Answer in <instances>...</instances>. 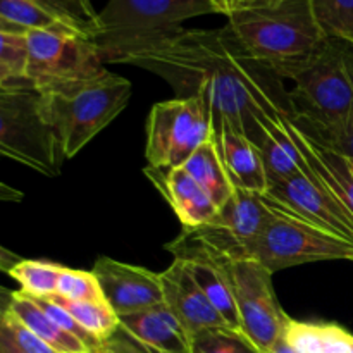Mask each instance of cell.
Masks as SVG:
<instances>
[{
    "instance_id": "19",
    "label": "cell",
    "mask_w": 353,
    "mask_h": 353,
    "mask_svg": "<svg viewBox=\"0 0 353 353\" xmlns=\"http://www.w3.org/2000/svg\"><path fill=\"white\" fill-rule=\"evenodd\" d=\"M183 261L196 285L202 288L210 303L226 321L228 326L233 330H240V316H238L236 300H234L230 264L217 261V259L203 257V255H193V257H186Z\"/></svg>"
},
{
    "instance_id": "28",
    "label": "cell",
    "mask_w": 353,
    "mask_h": 353,
    "mask_svg": "<svg viewBox=\"0 0 353 353\" xmlns=\"http://www.w3.org/2000/svg\"><path fill=\"white\" fill-rule=\"evenodd\" d=\"M310 7L327 38L353 45V0H310Z\"/></svg>"
},
{
    "instance_id": "23",
    "label": "cell",
    "mask_w": 353,
    "mask_h": 353,
    "mask_svg": "<svg viewBox=\"0 0 353 353\" xmlns=\"http://www.w3.org/2000/svg\"><path fill=\"white\" fill-rule=\"evenodd\" d=\"M0 31L28 34L30 31L72 30L41 7L37 0H0Z\"/></svg>"
},
{
    "instance_id": "8",
    "label": "cell",
    "mask_w": 353,
    "mask_h": 353,
    "mask_svg": "<svg viewBox=\"0 0 353 353\" xmlns=\"http://www.w3.org/2000/svg\"><path fill=\"white\" fill-rule=\"evenodd\" d=\"M268 203L272 209V217L255 243L252 259L261 262L272 274L312 262L353 261V243L350 241L324 233L283 212L269 200Z\"/></svg>"
},
{
    "instance_id": "2",
    "label": "cell",
    "mask_w": 353,
    "mask_h": 353,
    "mask_svg": "<svg viewBox=\"0 0 353 353\" xmlns=\"http://www.w3.org/2000/svg\"><path fill=\"white\" fill-rule=\"evenodd\" d=\"M226 26L252 57L285 81L310 61L327 38L314 17L310 0H281L240 10L228 17Z\"/></svg>"
},
{
    "instance_id": "14",
    "label": "cell",
    "mask_w": 353,
    "mask_h": 353,
    "mask_svg": "<svg viewBox=\"0 0 353 353\" xmlns=\"http://www.w3.org/2000/svg\"><path fill=\"white\" fill-rule=\"evenodd\" d=\"M143 172L171 205L185 230L205 226L217 217L219 207L183 165L171 169L148 165Z\"/></svg>"
},
{
    "instance_id": "31",
    "label": "cell",
    "mask_w": 353,
    "mask_h": 353,
    "mask_svg": "<svg viewBox=\"0 0 353 353\" xmlns=\"http://www.w3.org/2000/svg\"><path fill=\"white\" fill-rule=\"evenodd\" d=\"M57 295L72 302H99L105 300L100 283L93 271H79V269H62L59 279Z\"/></svg>"
},
{
    "instance_id": "22",
    "label": "cell",
    "mask_w": 353,
    "mask_h": 353,
    "mask_svg": "<svg viewBox=\"0 0 353 353\" xmlns=\"http://www.w3.org/2000/svg\"><path fill=\"white\" fill-rule=\"evenodd\" d=\"M190 176L202 186L207 195L214 200L217 207H223L233 195L234 188L231 185L228 172L224 169L221 155L217 152L216 143L210 138L207 143H203L188 161L183 164Z\"/></svg>"
},
{
    "instance_id": "18",
    "label": "cell",
    "mask_w": 353,
    "mask_h": 353,
    "mask_svg": "<svg viewBox=\"0 0 353 353\" xmlns=\"http://www.w3.org/2000/svg\"><path fill=\"white\" fill-rule=\"evenodd\" d=\"M285 119L286 117H281V119L269 116L261 117L259 128L248 138L261 154L269 186L309 171L299 148L286 131Z\"/></svg>"
},
{
    "instance_id": "10",
    "label": "cell",
    "mask_w": 353,
    "mask_h": 353,
    "mask_svg": "<svg viewBox=\"0 0 353 353\" xmlns=\"http://www.w3.org/2000/svg\"><path fill=\"white\" fill-rule=\"evenodd\" d=\"M236 300L240 330L262 353L285 336L290 317L279 305L272 285V272L255 259H243L230 264Z\"/></svg>"
},
{
    "instance_id": "16",
    "label": "cell",
    "mask_w": 353,
    "mask_h": 353,
    "mask_svg": "<svg viewBox=\"0 0 353 353\" xmlns=\"http://www.w3.org/2000/svg\"><path fill=\"white\" fill-rule=\"evenodd\" d=\"M212 140L233 188L264 195L269 190V179L255 145L228 123L214 128Z\"/></svg>"
},
{
    "instance_id": "5",
    "label": "cell",
    "mask_w": 353,
    "mask_h": 353,
    "mask_svg": "<svg viewBox=\"0 0 353 353\" xmlns=\"http://www.w3.org/2000/svg\"><path fill=\"white\" fill-rule=\"evenodd\" d=\"M205 14H216L209 0H109L99 12L100 30L93 43L103 64H121L130 52Z\"/></svg>"
},
{
    "instance_id": "6",
    "label": "cell",
    "mask_w": 353,
    "mask_h": 353,
    "mask_svg": "<svg viewBox=\"0 0 353 353\" xmlns=\"http://www.w3.org/2000/svg\"><path fill=\"white\" fill-rule=\"evenodd\" d=\"M0 152L48 178L61 174L64 159L40 92L0 93Z\"/></svg>"
},
{
    "instance_id": "20",
    "label": "cell",
    "mask_w": 353,
    "mask_h": 353,
    "mask_svg": "<svg viewBox=\"0 0 353 353\" xmlns=\"http://www.w3.org/2000/svg\"><path fill=\"white\" fill-rule=\"evenodd\" d=\"M6 309L57 353H93L81 340L55 324L37 300L21 290L10 293Z\"/></svg>"
},
{
    "instance_id": "9",
    "label": "cell",
    "mask_w": 353,
    "mask_h": 353,
    "mask_svg": "<svg viewBox=\"0 0 353 353\" xmlns=\"http://www.w3.org/2000/svg\"><path fill=\"white\" fill-rule=\"evenodd\" d=\"M28 79L34 92L65 85L103 71L95 43L72 31H30Z\"/></svg>"
},
{
    "instance_id": "35",
    "label": "cell",
    "mask_w": 353,
    "mask_h": 353,
    "mask_svg": "<svg viewBox=\"0 0 353 353\" xmlns=\"http://www.w3.org/2000/svg\"><path fill=\"white\" fill-rule=\"evenodd\" d=\"M268 353H299V350L286 340V336H283L272 345V348Z\"/></svg>"
},
{
    "instance_id": "33",
    "label": "cell",
    "mask_w": 353,
    "mask_h": 353,
    "mask_svg": "<svg viewBox=\"0 0 353 353\" xmlns=\"http://www.w3.org/2000/svg\"><path fill=\"white\" fill-rule=\"evenodd\" d=\"M209 2L212 6L214 12L230 17L234 12H240V10L272 6V3H276V0H209Z\"/></svg>"
},
{
    "instance_id": "32",
    "label": "cell",
    "mask_w": 353,
    "mask_h": 353,
    "mask_svg": "<svg viewBox=\"0 0 353 353\" xmlns=\"http://www.w3.org/2000/svg\"><path fill=\"white\" fill-rule=\"evenodd\" d=\"M305 133L312 137L314 140L319 141V143L326 145L331 150L338 152V154L345 155V157L353 161V109L343 121H340L334 126L321 131H305Z\"/></svg>"
},
{
    "instance_id": "3",
    "label": "cell",
    "mask_w": 353,
    "mask_h": 353,
    "mask_svg": "<svg viewBox=\"0 0 353 353\" xmlns=\"http://www.w3.org/2000/svg\"><path fill=\"white\" fill-rule=\"evenodd\" d=\"M40 95L62 159L68 161L126 109L131 83L103 69L99 74L43 90Z\"/></svg>"
},
{
    "instance_id": "15",
    "label": "cell",
    "mask_w": 353,
    "mask_h": 353,
    "mask_svg": "<svg viewBox=\"0 0 353 353\" xmlns=\"http://www.w3.org/2000/svg\"><path fill=\"white\" fill-rule=\"evenodd\" d=\"M285 128L290 138L299 148L300 155L305 161L317 181L326 186L333 195H336L353 212V161L331 150L326 145L319 143L312 137L300 130L292 117L285 119Z\"/></svg>"
},
{
    "instance_id": "29",
    "label": "cell",
    "mask_w": 353,
    "mask_h": 353,
    "mask_svg": "<svg viewBox=\"0 0 353 353\" xmlns=\"http://www.w3.org/2000/svg\"><path fill=\"white\" fill-rule=\"evenodd\" d=\"M192 353H262L247 334L233 327H212L192 338Z\"/></svg>"
},
{
    "instance_id": "26",
    "label": "cell",
    "mask_w": 353,
    "mask_h": 353,
    "mask_svg": "<svg viewBox=\"0 0 353 353\" xmlns=\"http://www.w3.org/2000/svg\"><path fill=\"white\" fill-rule=\"evenodd\" d=\"M64 265L45 261H17L7 269L10 278L19 283L21 292L33 299H50L57 295L59 279Z\"/></svg>"
},
{
    "instance_id": "25",
    "label": "cell",
    "mask_w": 353,
    "mask_h": 353,
    "mask_svg": "<svg viewBox=\"0 0 353 353\" xmlns=\"http://www.w3.org/2000/svg\"><path fill=\"white\" fill-rule=\"evenodd\" d=\"M55 303L68 310L92 336H95L100 343L112 338L121 330V319L112 307L107 303V300L99 302H72L62 296H50Z\"/></svg>"
},
{
    "instance_id": "11",
    "label": "cell",
    "mask_w": 353,
    "mask_h": 353,
    "mask_svg": "<svg viewBox=\"0 0 353 353\" xmlns=\"http://www.w3.org/2000/svg\"><path fill=\"white\" fill-rule=\"evenodd\" d=\"M265 199L283 212L353 243V212L310 172L269 186Z\"/></svg>"
},
{
    "instance_id": "1",
    "label": "cell",
    "mask_w": 353,
    "mask_h": 353,
    "mask_svg": "<svg viewBox=\"0 0 353 353\" xmlns=\"http://www.w3.org/2000/svg\"><path fill=\"white\" fill-rule=\"evenodd\" d=\"M121 64L161 76L179 99L200 97L212 130L228 123L250 138L264 116L292 117L285 79L252 57L230 28L181 30L124 55Z\"/></svg>"
},
{
    "instance_id": "12",
    "label": "cell",
    "mask_w": 353,
    "mask_h": 353,
    "mask_svg": "<svg viewBox=\"0 0 353 353\" xmlns=\"http://www.w3.org/2000/svg\"><path fill=\"white\" fill-rule=\"evenodd\" d=\"M93 274L99 279L107 303L119 317L164 303L161 272L100 257L93 265Z\"/></svg>"
},
{
    "instance_id": "36",
    "label": "cell",
    "mask_w": 353,
    "mask_h": 353,
    "mask_svg": "<svg viewBox=\"0 0 353 353\" xmlns=\"http://www.w3.org/2000/svg\"><path fill=\"white\" fill-rule=\"evenodd\" d=\"M279 2H281V0H276V3H279Z\"/></svg>"
},
{
    "instance_id": "27",
    "label": "cell",
    "mask_w": 353,
    "mask_h": 353,
    "mask_svg": "<svg viewBox=\"0 0 353 353\" xmlns=\"http://www.w3.org/2000/svg\"><path fill=\"white\" fill-rule=\"evenodd\" d=\"M41 7L54 14L74 33L95 40L100 30L99 12L92 0H37Z\"/></svg>"
},
{
    "instance_id": "17",
    "label": "cell",
    "mask_w": 353,
    "mask_h": 353,
    "mask_svg": "<svg viewBox=\"0 0 353 353\" xmlns=\"http://www.w3.org/2000/svg\"><path fill=\"white\" fill-rule=\"evenodd\" d=\"M121 330L148 353H192V340L165 303L121 316Z\"/></svg>"
},
{
    "instance_id": "30",
    "label": "cell",
    "mask_w": 353,
    "mask_h": 353,
    "mask_svg": "<svg viewBox=\"0 0 353 353\" xmlns=\"http://www.w3.org/2000/svg\"><path fill=\"white\" fill-rule=\"evenodd\" d=\"M0 353H57L28 330L16 316L3 309L0 323Z\"/></svg>"
},
{
    "instance_id": "34",
    "label": "cell",
    "mask_w": 353,
    "mask_h": 353,
    "mask_svg": "<svg viewBox=\"0 0 353 353\" xmlns=\"http://www.w3.org/2000/svg\"><path fill=\"white\" fill-rule=\"evenodd\" d=\"M97 353H148L143 347L137 343L131 336H128L123 330L117 331L112 338L103 341Z\"/></svg>"
},
{
    "instance_id": "13",
    "label": "cell",
    "mask_w": 353,
    "mask_h": 353,
    "mask_svg": "<svg viewBox=\"0 0 353 353\" xmlns=\"http://www.w3.org/2000/svg\"><path fill=\"white\" fill-rule=\"evenodd\" d=\"M164 303L181 323L190 340L196 333L212 327H230L216 307L210 303L193 276L190 274L183 259H174L171 265L161 272Z\"/></svg>"
},
{
    "instance_id": "7",
    "label": "cell",
    "mask_w": 353,
    "mask_h": 353,
    "mask_svg": "<svg viewBox=\"0 0 353 353\" xmlns=\"http://www.w3.org/2000/svg\"><path fill=\"white\" fill-rule=\"evenodd\" d=\"M210 138L212 116L200 97L155 103L147 121L148 165L179 168Z\"/></svg>"
},
{
    "instance_id": "24",
    "label": "cell",
    "mask_w": 353,
    "mask_h": 353,
    "mask_svg": "<svg viewBox=\"0 0 353 353\" xmlns=\"http://www.w3.org/2000/svg\"><path fill=\"white\" fill-rule=\"evenodd\" d=\"M28 65L30 48L26 34L0 31V93L33 90L28 79Z\"/></svg>"
},
{
    "instance_id": "4",
    "label": "cell",
    "mask_w": 353,
    "mask_h": 353,
    "mask_svg": "<svg viewBox=\"0 0 353 353\" xmlns=\"http://www.w3.org/2000/svg\"><path fill=\"white\" fill-rule=\"evenodd\" d=\"M290 81L293 123L305 131L334 126L353 109V45L326 38Z\"/></svg>"
},
{
    "instance_id": "21",
    "label": "cell",
    "mask_w": 353,
    "mask_h": 353,
    "mask_svg": "<svg viewBox=\"0 0 353 353\" xmlns=\"http://www.w3.org/2000/svg\"><path fill=\"white\" fill-rule=\"evenodd\" d=\"M285 336L299 353H353V334L336 324L290 319Z\"/></svg>"
}]
</instances>
